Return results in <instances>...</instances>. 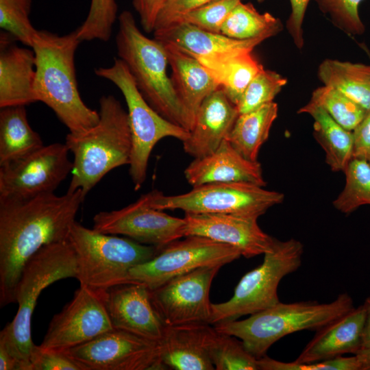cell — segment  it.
<instances>
[{"instance_id":"6da1fadb","label":"cell","mask_w":370,"mask_h":370,"mask_svg":"<svg viewBox=\"0 0 370 370\" xmlns=\"http://www.w3.org/2000/svg\"><path fill=\"white\" fill-rule=\"evenodd\" d=\"M80 190L57 195L0 199V306L16 303L26 262L43 246L67 241L84 200Z\"/></svg>"},{"instance_id":"7a4b0ae2","label":"cell","mask_w":370,"mask_h":370,"mask_svg":"<svg viewBox=\"0 0 370 370\" xmlns=\"http://www.w3.org/2000/svg\"><path fill=\"white\" fill-rule=\"evenodd\" d=\"M80 42L76 29L64 36L38 30L32 47L36 101L50 108L71 133L84 132L99 120V112L85 104L77 87L75 54Z\"/></svg>"},{"instance_id":"3957f363","label":"cell","mask_w":370,"mask_h":370,"mask_svg":"<svg viewBox=\"0 0 370 370\" xmlns=\"http://www.w3.org/2000/svg\"><path fill=\"white\" fill-rule=\"evenodd\" d=\"M99 120L79 133L69 132L65 144L73 156L69 191L86 195L110 171L130 164L132 138L127 112L113 95L99 99Z\"/></svg>"},{"instance_id":"277c9868","label":"cell","mask_w":370,"mask_h":370,"mask_svg":"<svg viewBox=\"0 0 370 370\" xmlns=\"http://www.w3.org/2000/svg\"><path fill=\"white\" fill-rule=\"evenodd\" d=\"M76 276V256L68 240L43 246L25 264L16 290L17 312L0 332V346L17 360L19 370H31L32 318L40 295L55 282Z\"/></svg>"},{"instance_id":"5b68a950","label":"cell","mask_w":370,"mask_h":370,"mask_svg":"<svg viewBox=\"0 0 370 370\" xmlns=\"http://www.w3.org/2000/svg\"><path fill=\"white\" fill-rule=\"evenodd\" d=\"M353 308L352 298L347 293L330 303L279 301L247 319L219 323L214 328L240 339L246 349L259 359L282 337L305 330L317 331Z\"/></svg>"},{"instance_id":"8992f818","label":"cell","mask_w":370,"mask_h":370,"mask_svg":"<svg viewBox=\"0 0 370 370\" xmlns=\"http://www.w3.org/2000/svg\"><path fill=\"white\" fill-rule=\"evenodd\" d=\"M116 46L119 58L127 66L147 103L164 119L190 131L186 112L167 75L164 45L145 36L129 11L119 16Z\"/></svg>"},{"instance_id":"52a82bcc","label":"cell","mask_w":370,"mask_h":370,"mask_svg":"<svg viewBox=\"0 0 370 370\" xmlns=\"http://www.w3.org/2000/svg\"><path fill=\"white\" fill-rule=\"evenodd\" d=\"M68 241L75 253L79 285L101 293L127 283L131 269L149 260L161 249L101 233L77 221L71 227Z\"/></svg>"},{"instance_id":"ba28073f","label":"cell","mask_w":370,"mask_h":370,"mask_svg":"<svg viewBox=\"0 0 370 370\" xmlns=\"http://www.w3.org/2000/svg\"><path fill=\"white\" fill-rule=\"evenodd\" d=\"M303 252L302 243L296 239L275 238L271 249L264 254L262 264L242 277L232 297L211 304L210 324L236 320L278 304L279 284L301 266Z\"/></svg>"},{"instance_id":"9c48e42d","label":"cell","mask_w":370,"mask_h":370,"mask_svg":"<svg viewBox=\"0 0 370 370\" xmlns=\"http://www.w3.org/2000/svg\"><path fill=\"white\" fill-rule=\"evenodd\" d=\"M95 73L112 82L125 98L132 138L129 173L135 190H138L146 180L148 161L155 145L166 137L183 142L188 137L189 131L164 119L147 103L121 59L115 58L111 66L98 68Z\"/></svg>"},{"instance_id":"30bf717a","label":"cell","mask_w":370,"mask_h":370,"mask_svg":"<svg viewBox=\"0 0 370 370\" xmlns=\"http://www.w3.org/2000/svg\"><path fill=\"white\" fill-rule=\"evenodd\" d=\"M283 193L247 182H216L194 186L176 195L153 190L151 205L160 210L185 213L230 214L258 218L284 200Z\"/></svg>"},{"instance_id":"8fae6325","label":"cell","mask_w":370,"mask_h":370,"mask_svg":"<svg viewBox=\"0 0 370 370\" xmlns=\"http://www.w3.org/2000/svg\"><path fill=\"white\" fill-rule=\"evenodd\" d=\"M185 237L131 269L127 283L142 284L153 290L178 275L203 267L223 266L242 256L238 249L225 243L200 236Z\"/></svg>"},{"instance_id":"7c38bea8","label":"cell","mask_w":370,"mask_h":370,"mask_svg":"<svg viewBox=\"0 0 370 370\" xmlns=\"http://www.w3.org/2000/svg\"><path fill=\"white\" fill-rule=\"evenodd\" d=\"M85 370L167 369L160 342L112 329L64 351Z\"/></svg>"},{"instance_id":"4fadbf2b","label":"cell","mask_w":370,"mask_h":370,"mask_svg":"<svg viewBox=\"0 0 370 370\" xmlns=\"http://www.w3.org/2000/svg\"><path fill=\"white\" fill-rule=\"evenodd\" d=\"M66 144L44 145L0 165V199H25L53 193L73 169Z\"/></svg>"},{"instance_id":"5bb4252c","label":"cell","mask_w":370,"mask_h":370,"mask_svg":"<svg viewBox=\"0 0 370 370\" xmlns=\"http://www.w3.org/2000/svg\"><path fill=\"white\" fill-rule=\"evenodd\" d=\"M152 197L153 190L121 209L97 213L92 229L103 234L123 235L159 248L184 237V219L153 208Z\"/></svg>"},{"instance_id":"9a60e30c","label":"cell","mask_w":370,"mask_h":370,"mask_svg":"<svg viewBox=\"0 0 370 370\" xmlns=\"http://www.w3.org/2000/svg\"><path fill=\"white\" fill-rule=\"evenodd\" d=\"M221 267H200L151 290L152 303L166 326L195 323L210 324L212 313L210 288Z\"/></svg>"},{"instance_id":"2e32d148","label":"cell","mask_w":370,"mask_h":370,"mask_svg":"<svg viewBox=\"0 0 370 370\" xmlns=\"http://www.w3.org/2000/svg\"><path fill=\"white\" fill-rule=\"evenodd\" d=\"M103 294L79 286L70 302L52 317L40 347L65 351L114 329Z\"/></svg>"},{"instance_id":"e0dca14e","label":"cell","mask_w":370,"mask_h":370,"mask_svg":"<svg viewBox=\"0 0 370 370\" xmlns=\"http://www.w3.org/2000/svg\"><path fill=\"white\" fill-rule=\"evenodd\" d=\"M184 237L200 236L238 249L250 258L271 249L275 238L266 234L258 219L230 214L185 213Z\"/></svg>"},{"instance_id":"ac0fdd59","label":"cell","mask_w":370,"mask_h":370,"mask_svg":"<svg viewBox=\"0 0 370 370\" xmlns=\"http://www.w3.org/2000/svg\"><path fill=\"white\" fill-rule=\"evenodd\" d=\"M103 300L114 329L161 341L166 325L152 303L147 286L138 283L119 284L104 293Z\"/></svg>"},{"instance_id":"d6986e66","label":"cell","mask_w":370,"mask_h":370,"mask_svg":"<svg viewBox=\"0 0 370 370\" xmlns=\"http://www.w3.org/2000/svg\"><path fill=\"white\" fill-rule=\"evenodd\" d=\"M184 173L193 187L216 182L266 184L259 162L244 158L226 139L212 153L194 158Z\"/></svg>"},{"instance_id":"ffe728a7","label":"cell","mask_w":370,"mask_h":370,"mask_svg":"<svg viewBox=\"0 0 370 370\" xmlns=\"http://www.w3.org/2000/svg\"><path fill=\"white\" fill-rule=\"evenodd\" d=\"M238 114L222 88L213 92L197 112L189 136L182 142L184 152L197 158L214 151L226 139Z\"/></svg>"},{"instance_id":"44dd1931","label":"cell","mask_w":370,"mask_h":370,"mask_svg":"<svg viewBox=\"0 0 370 370\" xmlns=\"http://www.w3.org/2000/svg\"><path fill=\"white\" fill-rule=\"evenodd\" d=\"M16 40L5 32L1 34L0 108L36 102L34 51L18 47Z\"/></svg>"},{"instance_id":"7402d4cb","label":"cell","mask_w":370,"mask_h":370,"mask_svg":"<svg viewBox=\"0 0 370 370\" xmlns=\"http://www.w3.org/2000/svg\"><path fill=\"white\" fill-rule=\"evenodd\" d=\"M366 319L364 305L353 308L316 332L295 360L296 362L322 361L362 350Z\"/></svg>"},{"instance_id":"603a6c76","label":"cell","mask_w":370,"mask_h":370,"mask_svg":"<svg viewBox=\"0 0 370 370\" xmlns=\"http://www.w3.org/2000/svg\"><path fill=\"white\" fill-rule=\"evenodd\" d=\"M161 43L166 49L171 66L173 86L186 112L190 131L203 101L221 87L195 57L173 44Z\"/></svg>"},{"instance_id":"cb8c5ba5","label":"cell","mask_w":370,"mask_h":370,"mask_svg":"<svg viewBox=\"0 0 370 370\" xmlns=\"http://www.w3.org/2000/svg\"><path fill=\"white\" fill-rule=\"evenodd\" d=\"M210 324L195 323L166 326L160 341L161 359L167 369L213 370L206 347Z\"/></svg>"},{"instance_id":"d4e9b609","label":"cell","mask_w":370,"mask_h":370,"mask_svg":"<svg viewBox=\"0 0 370 370\" xmlns=\"http://www.w3.org/2000/svg\"><path fill=\"white\" fill-rule=\"evenodd\" d=\"M154 39L173 44L193 56H212L227 53L252 51L265 39L238 40L212 33L185 22H177L153 31Z\"/></svg>"},{"instance_id":"484cf974","label":"cell","mask_w":370,"mask_h":370,"mask_svg":"<svg viewBox=\"0 0 370 370\" xmlns=\"http://www.w3.org/2000/svg\"><path fill=\"white\" fill-rule=\"evenodd\" d=\"M251 52L194 57L206 67L236 106L249 84L264 69Z\"/></svg>"},{"instance_id":"4316f807","label":"cell","mask_w":370,"mask_h":370,"mask_svg":"<svg viewBox=\"0 0 370 370\" xmlns=\"http://www.w3.org/2000/svg\"><path fill=\"white\" fill-rule=\"evenodd\" d=\"M314 119L313 134L325 154V162L333 171H344L353 158V134L338 123L321 106L309 101L298 111Z\"/></svg>"},{"instance_id":"83f0119b","label":"cell","mask_w":370,"mask_h":370,"mask_svg":"<svg viewBox=\"0 0 370 370\" xmlns=\"http://www.w3.org/2000/svg\"><path fill=\"white\" fill-rule=\"evenodd\" d=\"M26 106L1 108L0 165L23 158L44 146L30 126Z\"/></svg>"},{"instance_id":"f1b7e54d","label":"cell","mask_w":370,"mask_h":370,"mask_svg":"<svg viewBox=\"0 0 370 370\" xmlns=\"http://www.w3.org/2000/svg\"><path fill=\"white\" fill-rule=\"evenodd\" d=\"M278 112L277 103L272 101L239 114L226 140L244 158L258 161L259 150L269 138Z\"/></svg>"},{"instance_id":"f546056e","label":"cell","mask_w":370,"mask_h":370,"mask_svg":"<svg viewBox=\"0 0 370 370\" xmlns=\"http://www.w3.org/2000/svg\"><path fill=\"white\" fill-rule=\"evenodd\" d=\"M318 76L325 86L370 110V65L327 59L319 65Z\"/></svg>"},{"instance_id":"4dcf8cb0","label":"cell","mask_w":370,"mask_h":370,"mask_svg":"<svg viewBox=\"0 0 370 370\" xmlns=\"http://www.w3.org/2000/svg\"><path fill=\"white\" fill-rule=\"evenodd\" d=\"M280 21L269 12L260 13L250 3H238L224 22L221 34L238 40L267 39L281 29Z\"/></svg>"},{"instance_id":"1f68e13d","label":"cell","mask_w":370,"mask_h":370,"mask_svg":"<svg viewBox=\"0 0 370 370\" xmlns=\"http://www.w3.org/2000/svg\"><path fill=\"white\" fill-rule=\"evenodd\" d=\"M238 338L210 327L206 347L217 370H258V359L251 354Z\"/></svg>"},{"instance_id":"d6a6232c","label":"cell","mask_w":370,"mask_h":370,"mask_svg":"<svg viewBox=\"0 0 370 370\" xmlns=\"http://www.w3.org/2000/svg\"><path fill=\"white\" fill-rule=\"evenodd\" d=\"M345 184L333 201L334 207L350 214L363 205H370V164L365 159L353 158L343 171Z\"/></svg>"},{"instance_id":"836d02e7","label":"cell","mask_w":370,"mask_h":370,"mask_svg":"<svg viewBox=\"0 0 370 370\" xmlns=\"http://www.w3.org/2000/svg\"><path fill=\"white\" fill-rule=\"evenodd\" d=\"M310 101L323 108L338 123L349 131L356 127L367 112L342 92L325 85L312 92Z\"/></svg>"},{"instance_id":"e575fe53","label":"cell","mask_w":370,"mask_h":370,"mask_svg":"<svg viewBox=\"0 0 370 370\" xmlns=\"http://www.w3.org/2000/svg\"><path fill=\"white\" fill-rule=\"evenodd\" d=\"M32 0H0V27L32 48L38 32L29 19Z\"/></svg>"},{"instance_id":"d590c367","label":"cell","mask_w":370,"mask_h":370,"mask_svg":"<svg viewBox=\"0 0 370 370\" xmlns=\"http://www.w3.org/2000/svg\"><path fill=\"white\" fill-rule=\"evenodd\" d=\"M117 10L116 0H91L86 18L76 29L80 41L96 39L108 41L116 18Z\"/></svg>"},{"instance_id":"8d00e7d4","label":"cell","mask_w":370,"mask_h":370,"mask_svg":"<svg viewBox=\"0 0 370 370\" xmlns=\"http://www.w3.org/2000/svg\"><path fill=\"white\" fill-rule=\"evenodd\" d=\"M287 79L270 70L262 69L247 86L236 106L238 113L254 110L272 102Z\"/></svg>"},{"instance_id":"74e56055","label":"cell","mask_w":370,"mask_h":370,"mask_svg":"<svg viewBox=\"0 0 370 370\" xmlns=\"http://www.w3.org/2000/svg\"><path fill=\"white\" fill-rule=\"evenodd\" d=\"M241 1L213 0L185 14L177 22L188 23L203 30L221 34L226 18Z\"/></svg>"},{"instance_id":"f35d334b","label":"cell","mask_w":370,"mask_h":370,"mask_svg":"<svg viewBox=\"0 0 370 370\" xmlns=\"http://www.w3.org/2000/svg\"><path fill=\"white\" fill-rule=\"evenodd\" d=\"M261 370H362L361 362L357 355L343 356L312 362H284L264 356L258 359Z\"/></svg>"},{"instance_id":"ab89813d","label":"cell","mask_w":370,"mask_h":370,"mask_svg":"<svg viewBox=\"0 0 370 370\" xmlns=\"http://www.w3.org/2000/svg\"><path fill=\"white\" fill-rule=\"evenodd\" d=\"M320 9L328 14L339 27L353 34H361L364 25L358 6L362 0H315Z\"/></svg>"},{"instance_id":"60d3db41","label":"cell","mask_w":370,"mask_h":370,"mask_svg":"<svg viewBox=\"0 0 370 370\" xmlns=\"http://www.w3.org/2000/svg\"><path fill=\"white\" fill-rule=\"evenodd\" d=\"M31 370H85L64 351L34 347L30 356Z\"/></svg>"},{"instance_id":"b9f144b4","label":"cell","mask_w":370,"mask_h":370,"mask_svg":"<svg viewBox=\"0 0 370 370\" xmlns=\"http://www.w3.org/2000/svg\"><path fill=\"white\" fill-rule=\"evenodd\" d=\"M212 1L164 0L156 18L154 30L177 22L185 14Z\"/></svg>"},{"instance_id":"7bdbcfd3","label":"cell","mask_w":370,"mask_h":370,"mask_svg":"<svg viewBox=\"0 0 370 370\" xmlns=\"http://www.w3.org/2000/svg\"><path fill=\"white\" fill-rule=\"evenodd\" d=\"M352 134L353 158L367 160L370 156V110L352 130Z\"/></svg>"},{"instance_id":"ee69618b","label":"cell","mask_w":370,"mask_h":370,"mask_svg":"<svg viewBox=\"0 0 370 370\" xmlns=\"http://www.w3.org/2000/svg\"><path fill=\"white\" fill-rule=\"evenodd\" d=\"M310 0H290L291 12L286 27L296 46L301 48L304 44L302 23Z\"/></svg>"},{"instance_id":"f6af8a7d","label":"cell","mask_w":370,"mask_h":370,"mask_svg":"<svg viewBox=\"0 0 370 370\" xmlns=\"http://www.w3.org/2000/svg\"><path fill=\"white\" fill-rule=\"evenodd\" d=\"M164 0H133V5L138 14L143 29L153 32L156 18Z\"/></svg>"},{"instance_id":"bcb514c9","label":"cell","mask_w":370,"mask_h":370,"mask_svg":"<svg viewBox=\"0 0 370 370\" xmlns=\"http://www.w3.org/2000/svg\"><path fill=\"white\" fill-rule=\"evenodd\" d=\"M0 370H19L17 360L1 346H0Z\"/></svg>"},{"instance_id":"7dc6e473","label":"cell","mask_w":370,"mask_h":370,"mask_svg":"<svg viewBox=\"0 0 370 370\" xmlns=\"http://www.w3.org/2000/svg\"><path fill=\"white\" fill-rule=\"evenodd\" d=\"M363 305L366 311V319L362 337V350L370 347V296L367 297Z\"/></svg>"},{"instance_id":"c3c4849f","label":"cell","mask_w":370,"mask_h":370,"mask_svg":"<svg viewBox=\"0 0 370 370\" xmlns=\"http://www.w3.org/2000/svg\"><path fill=\"white\" fill-rule=\"evenodd\" d=\"M357 355L362 366V370H370V347L359 352Z\"/></svg>"},{"instance_id":"681fc988","label":"cell","mask_w":370,"mask_h":370,"mask_svg":"<svg viewBox=\"0 0 370 370\" xmlns=\"http://www.w3.org/2000/svg\"><path fill=\"white\" fill-rule=\"evenodd\" d=\"M367 161H368L369 164H370V156H369V158L367 159Z\"/></svg>"},{"instance_id":"f907efd6","label":"cell","mask_w":370,"mask_h":370,"mask_svg":"<svg viewBox=\"0 0 370 370\" xmlns=\"http://www.w3.org/2000/svg\"><path fill=\"white\" fill-rule=\"evenodd\" d=\"M259 3L263 2L264 0H257Z\"/></svg>"}]
</instances>
